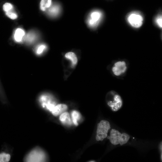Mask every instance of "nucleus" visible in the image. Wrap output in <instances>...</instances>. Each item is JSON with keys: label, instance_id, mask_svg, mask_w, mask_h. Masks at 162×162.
Wrapping results in <instances>:
<instances>
[{"label": "nucleus", "instance_id": "423d86ee", "mask_svg": "<svg viewBox=\"0 0 162 162\" xmlns=\"http://www.w3.org/2000/svg\"><path fill=\"white\" fill-rule=\"evenodd\" d=\"M102 16V13L99 11H94L92 12L87 21L88 26L92 28L96 27L100 22Z\"/></svg>", "mask_w": 162, "mask_h": 162}, {"label": "nucleus", "instance_id": "aec40b11", "mask_svg": "<svg viewBox=\"0 0 162 162\" xmlns=\"http://www.w3.org/2000/svg\"><path fill=\"white\" fill-rule=\"evenodd\" d=\"M92 161H90V162H95V161H93L92 160Z\"/></svg>", "mask_w": 162, "mask_h": 162}, {"label": "nucleus", "instance_id": "dca6fc26", "mask_svg": "<svg viewBox=\"0 0 162 162\" xmlns=\"http://www.w3.org/2000/svg\"><path fill=\"white\" fill-rule=\"evenodd\" d=\"M6 16L12 20H14L17 17V15L16 12L13 11V10L5 12Z\"/></svg>", "mask_w": 162, "mask_h": 162}, {"label": "nucleus", "instance_id": "0eeeda50", "mask_svg": "<svg viewBox=\"0 0 162 162\" xmlns=\"http://www.w3.org/2000/svg\"><path fill=\"white\" fill-rule=\"evenodd\" d=\"M127 66L125 62L118 61L115 63L112 66V70L114 74L117 76L122 75L126 71Z\"/></svg>", "mask_w": 162, "mask_h": 162}, {"label": "nucleus", "instance_id": "9d476101", "mask_svg": "<svg viewBox=\"0 0 162 162\" xmlns=\"http://www.w3.org/2000/svg\"><path fill=\"white\" fill-rule=\"evenodd\" d=\"M65 57L71 61L73 66H74L76 64L77 62V58L76 54L74 52H68L65 54Z\"/></svg>", "mask_w": 162, "mask_h": 162}, {"label": "nucleus", "instance_id": "6ab92c4d", "mask_svg": "<svg viewBox=\"0 0 162 162\" xmlns=\"http://www.w3.org/2000/svg\"><path fill=\"white\" fill-rule=\"evenodd\" d=\"M156 22L157 23L158 25L161 28H162V16L161 15H160L156 18Z\"/></svg>", "mask_w": 162, "mask_h": 162}, {"label": "nucleus", "instance_id": "ddd939ff", "mask_svg": "<svg viewBox=\"0 0 162 162\" xmlns=\"http://www.w3.org/2000/svg\"><path fill=\"white\" fill-rule=\"evenodd\" d=\"M71 116L73 122L76 126L78 125L77 121L81 118V115L78 111L76 110L73 111L71 113Z\"/></svg>", "mask_w": 162, "mask_h": 162}, {"label": "nucleus", "instance_id": "7ed1b4c3", "mask_svg": "<svg viewBox=\"0 0 162 162\" xmlns=\"http://www.w3.org/2000/svg\"><path fill=\"white\" fill-rule=\"evenodd\" d=\"M111 100L107 102V104L113 111H116L121 107L122 104V99L120 96L114 91L109 93Z\"/></svg>", "mask_w": 162, "mask_h": 162}, {"label": "nucleus", "instance_id": "f8f14e48", "mask_svg": "<svg viewBox=\"0 0 162 162\" xmlns=\"http://www.w3.org/2000/svg\"><path fill=\"white\" fill-rule=\"evenodd\" d=\"M52 0H41L40 3V9L43 11H45L50 6Z\"/></svg>", "mask_w": 162, "mask_h": 162}, {"label": "nucleus", "instance_id": "20e7f679", "mask_svg": "<svg viewBox=\"0 0 162 162\" xmlns=\"http://www.w3.org/2000/svg\"><path fill=\"white\" fill-rule=\"evenodd\" d=\"M44 152L39 149L36 148L32 150L27 156L26 161L43 162L45 159Z\"/></svg>", "mask_w": 162, "mask_h": 162}, {"label": "nucleus", "instance_id": "f03ea898", "mask_svg": "<svg viewBox=\"0 0 162 162\" xmlns=\"http://www.w3.org/2000/svg\"><path fill=\"white\" fill-rule=\"evenodd\" d=\"M111 128L109 122L106 120L100 121L98 124L97 130L96 140L102 141L107 137V134L109 130Z\"/></svg>", "mask_w": 162, "mask_h": 162}, {"label": "nucleus", "instance_id": "4468645a", "mask_svg": "<svg viewBox=\"0 0 162 162\" xmlns=\"http://www.w3.org/2000/svg\"><path fill=\"white\" fill-rule=\"evenodd\" d=\"M60 8L58 6L54 5L50 8L48 10V13L52 16H56L59 12Z\"/></svg>", "mask_w": 162, "mask_h": 162}, {"label": "nucleus", "instance_id": "9b49d317", "mask_svg": "<svg viewBox=\"0 0 162 162\" xmlns=\"http://www.w3.org/2000/svg\"><path fill=\"white\" fill-rule=\"evenodd\" d=\"M25 34L24 31L21 28L17 29L15 32L14 37L15 40L17 42L21 41Z\"/></svg>", "mask_w": 162, "mask_h": 162}, {"label": "nucleus", "instance_id": "f3484780", "mask_svg": "<svg viewBox=\"0 0 162 162\" xmlns=\"http://www.w3.org/2000/svg\"><path fill=\"white\" fill-rule=\"evenodd\" d=\"M3 8L4 11L6 12L13 10V7L10 3L7 2L3 5Z\"/></svg>", "mask_w": 162, "mask_h": 162}, {"label": "nucleus", "instance_id": "f257e3e1", "mask_svg": "<svg viewBox=\"0 0 162 162\" xmlns=\"http://www.w3.org/2000/svg\"><path fill=\"white\" fill-rule=\"evenodd\" d=\"M109 139L110 142L114 145L119 144L122 146L127 143L130 136L125 133L121 134L118 131L114 129L111 130Z\"/></svg>", "mask_w": 162, "mask_h": 162}, {"label": "nucleus", "instance_id": "a211bd4d", "mask_svg": "<svg viewBox=\"0 0 162 162\" xmlns=\"http://www.w3.org/2000/svg\"><path fill=\"white\" fill-rule=\"evenodd\" d=\"M46 48V46L45 45L42 44L40 45L37 48V53L38 54L41 53Z\"/></svg>", "mask_w": 162, "mask_h": 162}, {"label": "nucleus", "instance_id": "2eb2a0df", "mask_svg": "<svg viewBox=\"0 0 162 162\" xmlns=\"http://www.w3.org/2000/svg\"><path fill=\"white\" fill-rule=\"evenodd\" d=\"M10 159V155L8 154L2 153L0 154V162H8Z\"/></svg>", "mask_w": 162, "mask_h": 162}, {"label": "nucleus", "instance_id": "1a4fd4ad", "mask_svg": "<svg viewBox=\"0 0 162 162\" xmlns=\"http://www.w3.org/2000/svg\"><path fill=\"white\" fill-rule=\"evenodd\" d=\"M59 120L65 125H70L71 124L69 114L67 112H64L61 114L59 117Z\"/></svg>", "mask_w": 162, "mask_h": 162}, {"label": "nucleus", "instance_id": "6e6552de", "mask_svg": "<svg viewBox=\"0 0 162 162\" xmlns=\"http://www.w3.org/2000/svg\"><path fill=\"white\" fill-rule=\"evenodd\" d=\"M67 106L64 104H60L55 106L52 111L53 115L58 116L64 112L67 109Z\"/></svg>", "mask_w": 162, "mask_h": 162}, {"label": "nucleus", "instance_id": "39448f33", "mask_svg": "<svg viewBox=\"0 0 162 162\" xmlns=\"http://www.w3.org/2000/svg\"><path fill=\"white\" fill-rule=\"evenodd\" d=\"M128 20L132 26L138 28L142 25L143 19L142 16L139 13L134 12L131 13L128 15Z\"/></svg>", "mask_w": 162, "mask_h": 162}]
</instances>
